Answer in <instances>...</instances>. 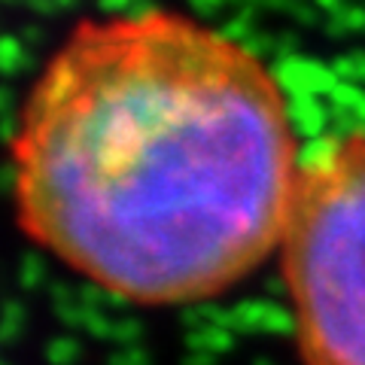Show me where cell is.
Here are the masks:
<instances>
[{
    "label": "cell",
    "mask_w": 365,
    "mask_h": 365,
    "mask_svg": "<svg viewBox=\"0 0 365 365\" xmlns=\"http://www.w3.org/2000/svg\"><path fill=\"white\" fill-rule=\"evenodd\" d=\"M21 232L134 304L216 299L280 253L302 168L274 71L177 9L83 19L13 143Z\"/></svg>",
    "instance_id": "1"
},
{
    "label": "cell",
    "mask_w": 365,
    "mask_h": 365,
    "mask_svg": "<svg viewBox=\"0 0 365 365\" xmlns=\"http://www.w3.org/2000/svg\"><path fill=\"white\" fill-rule=\"evenodd\" d=\"M304 365H365V131L304 162L280 244Z\"/></svg>",
    "instance_id": "2"
}]
</instances>
